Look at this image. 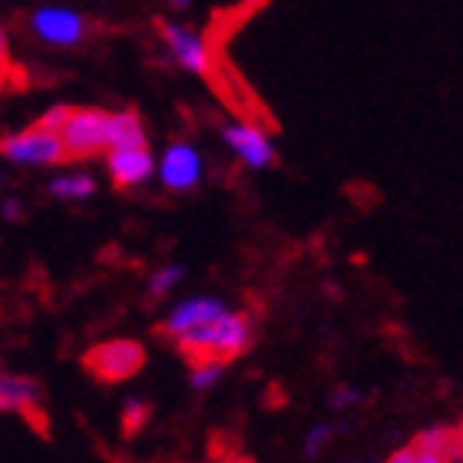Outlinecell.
I'll return each instance as SVG.
<instances>
[{
  "label": "cell",
  "mask_w": 463,
  "mask_h": 463,
  "mask_svg": "<svg viewBox=\"0 0 463 463\" xmlns=\"http://www.w3.org/2000/svg\"><path fill=\"white\" fill-rule=\"evenodd\" d=\"M175 347L189 364H225L251 345V321L239 311H219L215 318L175 335Z\"/></svg>",
  "instance_id": "1"
},
{
  "label": "cell",
  "mask_w": 463,
  "mask_h": 463,
  "mask_svg": "<svg viewBox=\"0 0 463 463\" xmlns=\"http://www.w3.org/2000/svg\"><path fill=\"white\" fill-rule=\"evenodd\" d=\"M107 109L97 107H70L67 119L57 129L70 159H93L107 153Z\"/></svg>",
  "instance_id": "2"
},
{
  "label": "cell",
  "mask_w": 463,
  "mask_h": 463,
  "mask_svg": "<svg viewBox=\"0 0 463 463\" xmlns=\"http://www.w3.org/2000/svg\"><path fill=\"white\" fill-rule=\"evenodd\" d=\"M0 156L17 165H63L70 159L60 136L37 123L4 136L0 139Z\"/></svg>",
  "instance_id": "3"
},
{
  "label": "cell",
  "mask_w": 463,
  "mask_h": 463,
  "mask_svg": "<svg viewBox=\"0 0 463 463\" xmlns=\"http://www.w3.org/2000/svg\"><path fill=\"white\" fill-rule=\"evenodd\" d=\"M30 33L47 43V47L70 50L80 47L83 40L90 37V20L73 7H63V4H47V7H37L30 14Z\"/></svg>",
  "instance_id": "4"
},
{
  "label": "cell",
  "mask_w": 463,
  "mask_h": 463,
  "mask_svg": "<svg viewBox=\"0 0 463 463\" xmlns=\"http://www.w3.org/2000/svg\"><path fill=\"white\" fill-rule=\"evenodd\" d=\"M146 364V351L139 341H103V345L90 347L87 357H83V367L90 374L103 381V384H119V381H129L143 371Z\"/></svg>",
  "instance_id": "5"
},
{
  "label": "cell",
  "mask_w": 463,
  "mask_h": 463,
  "mask_svg": "<svg viewBox=\"0 0 463 463\" xmlns=\"http://www.w3.org/2000/svg\"><path fill=\"white\" fill-rule=\"evenodd\" d=\"M159 37H163L165 50L173 53V60L185 73H193V77H213L215 70V60H213V50L205 43V37L199 30H193L189 24H175V20H163L159 24Z\"/></svg>",
  "instance_id": "6"
},
{
  "label": "cell",
  "mask_w": 463,
  "mask_h": 463,
  "mask_svg": "<svg viewBox=\"0 0 463 463\" xmlns=\"http://www.w3.org/2000/svg\"><path fill=\"white\" fill-rule=\"evenodd\" d=\"M222 143L249 169H265V165L275 163V143H271V136L259 123H249V119L222 123Z\"/></svg>",
  "instance_id": "7"
},
{
  "label": "cell",
  "mask_w": 463,
  "mask_h": 463,
  "mask_svg": "<svg viewBox=\"0 0 463 463\" xmlns=\"http://www.w3.org/2000/svg\"><path fill=\"white\" fill-rule=\"evenodd\" d=\"M156 173H159L165 189H173V193H189V189H195V185L203 183L205 159L193 143H173L163 153V159L156 163Z\"/></svg>",
  "instance_id": "8"
},
{
  "label": "cell",
  "mask_w": 463,
  "mask_h": 463,
  "mask_svg": "<svg viewBox=\"0 0 463 463\" xmlns=\"http://www.w3.org/2000/svg\"><path fill=\"white\" fill-rule=\"evenodd\" d=\"M107 169L119 189H133L156 175V156L149 153V146H119L107 149Z\"/></svg>",
  "instance_id": "9"
},
{
  "label": "cell",
  "mask_w": 463,
  "mask_h": 463,
  "mask_svg": "<svg viewBox=\"0 0 463 463\" xmlns=\"http://www.w3.org/2000/svg\"><path fill=\"white\" fill-rule=\"evenodd\" d=\"M40 397L43 394H40L37 381L20 377V374H0V411H17V414L27 417L30 424H37L40 430H47Z\"/></svg>",
  "instance_id": "10"
},
{
  "label": "cell",
  "mask_w": 463,
  "mask_h": 463,
  "mask_svg": "<svg viewBox=\"0 0 463 463\" xmlns=\"http://www.w3.org/2000/svg\"><path fill=\"white\" fill-rule=\"evenodd\" d=\"M219 311H225V305L222 301H215V298H189V301H183L179 308L165 318V325L159 331L163 335H169V338H175V335H183V331H189V328H195V325H203V321H209V318H215Z\"/></svg>",
  "instance_id": "11"
},
{
  "label": "cell",
  "mask_w": 463,
  "mask_h": 463,
  "mask_svg": "<svg viewBox=\"0 0 463 463\" xmlns=\"http://www.w3.org/2000/svg\"><path fill=\"white\" fill-rule=\"evenodd\" d=\"M119 146H149L143 119L129 109L107 116V149H119Z\"/></svg>",
  "instance_id": "12"
},
{
  "label": "cell",
  "mask_w": 463,
  "mask_h": 463,
  "mask_svg": "<svg viewBox=\"0 0 463 463\" xmlns=\"http://www.w3.org/2000/svg\"><path fill=\"white\" fill-rule=\"evenodd\" d=\"M50 193L57 199H67V203H83L97 193V179L90 173H63L50 183Z\"/></svg>",
  "instance_id": "13"
},
{
  "label": "cell",
  "mask_w": 463,
  "mask_h": 463,
  "mask_svg": "<svg viewBox=\"0 0 463 463\" xmlns=\"http://www.w3.org/2000/svg\"><path fill=\"white\" fill-rule=\"evenodd\" d=\"M179 281H183V269H179V265L159 269L153 279H149V295H153V298H163L165 291L173 288V285H179Z\"/></svg>",
  "instance_id": "14"
},
{
  "label": "cell",
  "mask_w": 463,
  "mask_h": 463,
  "mask_svg": "<svg viewBox=\"0 0 463 463\" xmlns=\"http://www.w3.org/2000/svg\"><path fill=\"white\" fill-rule=\"evenodd\" d=\"M146 417H149V404H143V401H129V404L123 407V434L133 437L136 430L146 424Z\"/></svg>",
  "instance_id": "15"
},
{
  "label": "cell",
  "mask_w": 463,
  "mask_h": 463,
  "mask_svg": "<svg viewBox=\"0 0 463 463\" xmlns=\"http://www.w3.org/2000/svg\"><path fill=\"white\" fill-rule=\"evenodd\" d=\"M219 377H222V364H195L193 374H189V381H193L195 391H209Z\"/></svg>",
  "instance_id": "16"
},
{
  "label": "cell",
  "mask_w": 463,
  "mask_h": 463,
  "mask_svg": "<svg viewBox=\"0 0 463 463\" xmlns=\"http://www.w3.org/2000/svg\"><path fill=\"white\" fill-rule=\"evenodd\" d=\"M67 113H70V107H63V103H60V107H50L47 113L37 119V126H43V129H50V133H57L60 126H63V119H67Z\"/></svg>",
  "instance_id": "17"
},
{
  "label": "cell",
  "mask_w": 463,
  "mask_h": 463,
  "mask_svg": "<svg viewBox=\"0 0 463 463\" xmlns=\"http://www.w3.org/2000/svg\"><path fill=\"white\" fill-rule=\"evenodd\" d=\"M7 70H10V37H7V27L0 24V87L7 80Z\"/></svg>",
  "instance_id": "18"
},
{
  "label": "cell",
  "mask_w": 463,
  "mask_h": 463,
  "mask_svg": "<svg viewBox=\"0 0 463 463\" xmlns=\"http://www.w3.org/2000/svg\"><path fill=\"white\" fill-rule=\"evenodd\" d=\"M328 437H331V427H325V424H321V427H315V430H311V434H308V447H305V450H308V457H315V454H318V450H321V444H325V440H328Z\"/></svg>",
  "instance_id": "19"
},
{
  "label": "cell",
  "mask_w": 463,
  "mask_h": 463,
  "mask_svg": "<svg viewBox=\"0 0 463 463\" xmlns=\"http://www.w3.org/2000/svg\"><path fill=\"white\" fill-rule=\"evenodd\" d=\"M4 215H7L10 222H17V219H24V205H20L17 199H7V203H4Z\"/></svg>",
  "instance_id": "20"
},
{
  "label": "cell",
  "mask_w": 463,
  "mask_h": 463,
  "mask_svg": "<svg viewBox=\"0 0 463 463\" xmlns=\"http://www.w3.org/2000/svg\"><path fill=\"white\" fill-rule=\"evenodd\" d=\"M387 463H417L414 460V447H404V450L391 454V460H387Z\"/></svg>",
  "instance_id": "21"
},
{
  "label": "cell",
  "mask_w": 463,
  "mask_h": 463,
  "mask_svg": "<svg viewBox=\"0 0 463 463\" xmlns=\"http://www.w3.org/2000/svg\"><path fill=\"white\" fill-rule=\"evenodd\" d=\"M354 401H357L354 391H345V394H335V397H331V404H335V407H347V404H354Z\"/></svg>",
  "instance_id": "22"
},
{
  "label": "cell",
  "mask_w": 463,
  "mask_h": 463,
  "mask_svg": "<svg viewBox=\"0 0 463 463\" xmlns=\"http://www.w3.org/2000/svg\"><path fill=\"white\" fill-rule=\"evenodd\" d=\"M215 463H251L249 457H219Z\"/></svg>",
  "instance_id": "23"
},
{
  "label": "cell",
  "mask_w": 463,
  "mask_h": 463,
  "mask_svg": "<svg viewBox=\"0 0 463 463\" xmlns=\"http://www.w3.org/2000/svg\"><path fill=\"white\" fill-rule=\"evenodd\" d=\"M169 7H175V10H185V7H193V0H169Z\"/></svg>",
  "instance_id": "24"
},
{
  "label": "cell",
  "mask_w": 463,
  "mask_h": 463,
  "mask_svg": "<svg viewBox=\"0 0 463 463\" xmlns=\"http://www.w3.org/2000/svg\"><path fill=\"white\" fill-rule=\"evenodd\" d=\"M0 185H4V175H0Z\"/></svg>",
  "instance_id": "25"
}]
</instances>
